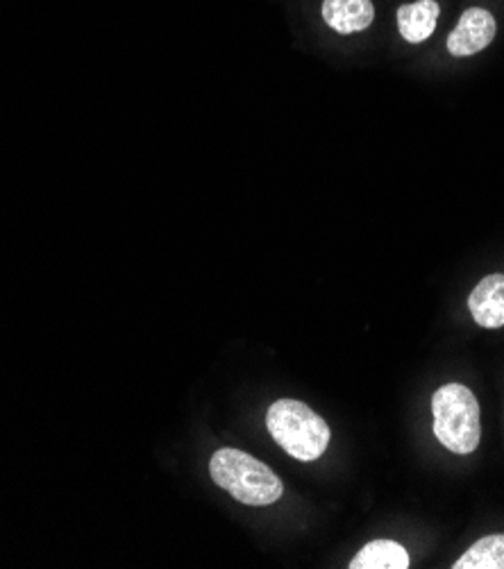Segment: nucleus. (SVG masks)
<instances>
[{
  "mask_svg": "<svg viewBox=\"0 0 504 569\" xmlns=\"http://www.w3.org/2000/svg\"><path fill=\"white\" fill-rule=\"evenodd\" d=\"M209 475L218 488L246 506H270L285 495L279 477L241 449H218L209 461Z\"/></svg>",
  "mask_w": 504,
  "mask_h": 569,
  "instance_id": "f257e3e1",
  "label": "nucleus"
},
{
  "mask_svg": "<svg viewBox=\"0 0 504 569\" xmlns=\"http://www.w3.org/2000/svg\"><path fill=\"white\" fill-rule=\"evenodd\" d=\"M434 436L453 453L468 457L482 440L480 402L464 383H445L432 397Z\"/></svg>",
  "mask_w": 504,
  "mask_h": 569,
  "instance_id": "f03ea898",
  "label": "nucleus"
},
{
  "mask_svg": "<svg viewBox=\"0 0 504 569\" xmlns=\"http://www.w3.org/2000/svg\"><path fill=\"white\" fill-rule=\"evenodd\" d=\"M270 438L298 461H316L329 447L327 422L298 400H277L266 413Z\"/></svg>",
  "mask_w": 504,
  "mask_h": 569,
  "instance_id": "7ed1b4c3",
  "label": "nucleus"
},
{
  "mask_svg": "<svg viewBox=\"0 0 504 569\" xmlns=\"http://www.w3.org/2000/svg\"><path fill=\"white\" fill-rule=\"evenodd\" d=\"M497 23L493 14L484 8H468L462 17L457 28L447 37V52L453 57H473L491 46L495 39Z\"/></svg>",
  "mask_w": 504,
  "mask_h": 569,
  "instance_id": "20e7f679",
  "label": "nucleus"
},
{
  "mask_svg": "<svg viewBox=\"0 0 504 569\" xmlns=\"http://www.w3.org/2000/svg\"><path fill=\"white\" fill-rule=\"evenodd\" d=\"M473 320L484 329L504 327V272L486 274L468 298Z\"/></svg>",
  "mask_w": 504,
  "mask_h": 569,
  "instance_id": "39448f33",
  "label": "nucleus"
},
{
  "mask_svg": "<svg viewBox=\"0 0 504 569\" xmlns=\"http://www.w3.org/2000/svg\"><path fill=\"white\" fill-rule=\"evenodd\" d=\"M323 21L339 34L364 32L375 21V6L370 0H323Z\"/></svg>",
  "mask_w": 504,
  "mask_h": 569,
  "instance_id": "423d86ee",
  "label": "nucleus"
},
{
  "mask_svg": "<svg viewBox=\"0 0 504 569\" xmlns=\"http://www.w3.org/2000/svg\"><path fill=\"white\" fill-rule=\"evenodd\" d=\"M441 8L436 0H414V3H405L396 12L398 32L407 43H423L427 41L438 21Z\"/></svg>",
  "mask_w": 504,
  "mask_h": 569,
  "instance_id": "0eeeda50",
  "label": "nucleus"
},
{
  "mask_svg": "<svg viewBox=\"0 0 504 569\" xmlns=\"http://www.w3.org/2000/svg\"><path fill=\"white\" fill-rule=\"evenodd\" d=\"M409 553L401 542L394 540H373L357 551L350 560V569H407Z\"/></svg>",
  "mask_w": 504,
  "mask_h": 569,
  "instance_id": "6e6552de",
  "label": "nucleus"
},
{
  "mask_svg": "<svg viewBox=\"0 0 504 569\" xmlns=\"http://www.w3.org/2000/svg\"><path fill=\"white\" fill-rule=\"evenodd\" d=\"M453 569H504V533H493L477 540L453 565Z\"/></svg>",
  "mask_w": 504,
  "mask_h": 569,
  "instance_id": "1a4fd4ad",
  "label": "nucleus"
}]
</instances>
